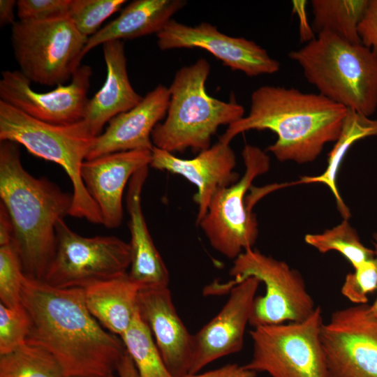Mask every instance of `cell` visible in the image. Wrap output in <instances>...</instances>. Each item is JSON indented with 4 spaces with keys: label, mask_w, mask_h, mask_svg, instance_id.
Returning <instances> with one entry per match:
<instances>
[{
    "label": "cell",
    "mask_w": 377,
    "mask_h": 377,
    "mask_svg": "<svg viewBox=\"0 0 377 377\" xmlns=\"http://www.w3.org/2000/svg\"><path fill=\"white\" fill-rule=\"evenodd\" d=\"M21 302L29 318L27 342L50 353L65 377L113 375L126 352L88 310L81 288H58L24 276Z\"/></svg>",
    "instance_id": "obj_1"
},
{
    "label": "cell",
    "mask_w": 377,
    "mask_h": 377,
    "mask_svg": "<svg viewBox=\"0 0 377 377\" xmlns=\"http://www.w3.org/2000/svg\"><path fill=\"white\" fill-rule=\"evenodd\" d=\"M348 109L319 93L264 85L251 96L247 115L229 125L219 141L230 144L238 134L269 130L277 139L266 151L281 161H314L325 146L341 133Z\"/></svg>",
    "instance_id": "obj_2"
},
{
    "label": "cell",
    "mask_w": 377,
    "mask_h": 377,
    "mask_svg": "<svg viewBox=\"0 0 377 377\" xmlns=\"http://www.w3.org/2000/svg\"><path fill=\"white\" fill-rule=\"evenodd\" d=\"M0 198L12 221V244L26 276L43 280L56 250V226L70 215L73 194L22 165L19 145L0 141Z\"/></svg>",
    "instance_id": "obj_3"
},
{
    "label": "cell",
    "mask_w": 377,
    "mask_h": 377,
    "mask_svg": "<svg viewBox=\"0 0 377 377\" xmlns=\"http://www.w3.org/2000/svg\"><path fill=\"white\" fill-rule=\"evenodd\" d=\"M288 55L329 100L368 117L377 110V55L361 43L323 31Z\"/></svg>",
    "instance_id": "obj_4"
},
{
    "label": "cell",
    "mask_w": 377,
    "mask_h": 377,
    "mask_svg": "<svg viewBox=\"0 0 377 377\" xmlns=\"http://www.w3.org/2000/svg\"><path fill=\"white\" fill-rule=\"evenodd\" d=\"M210 64L204 58L179 69L168 87L170 94L165 120L151 133L154 147L174 152L191 149L200 152L210 146L221 125H230L244 116L235 98L225 102L209 96L205 83Z\"/></svg>",
    "instance_id": "obj_5"
},
{
    "label": "cell",
    "mask_w": 377,
    "mask_h": 377,
    "mask_svg": "<svg viewBox=\"0 0 377 377\" xmlns=\"http://www.w3.org/2000/svg\"><path fill=\"white\" fill-rule=\"evenodd\" d=\"M95 139L84 120L66 125L51 124L0 101V141L22 145L36 156L61 166L73 185L69 216L102 224L99 209L81 177L82 165Z\"/></svg>",
    "instance_id": "obj_6"
},
{
    "label": "cell",
    "mask_w": 377,
    "mask_h": 377,
    "mask_svg": "<svg viewBox=\"0 0 377 377\" xmlns=\"http://www.w3.org/2000/svg\"><path fill=\"white\" fill-rule=\"evenodd\" d=\"M242 156L245 167L243 175L214 195L198 224L216 251L234 260L252 249L257 240L258 228L252 212L253 206L269 193L293 184H274L255 188L253 182L269 170L270 158L266 151L251 145L244 146Z\"/></svg>",
    "instance_id": "obj_7"
},
{
    "label": "cell",
    "mask_w": 377,
    "mask_h": 377,
    "mask_svg": "<svg viewBox=\"0 0 377 377\" xmlns=\"http://www.w3.org/2000/svg\"><path fill=\"white\" fill-rule=\"evenodd\" d=\"M230 275L233 279L226 283L207 285L204 294L223 295L249 277L258 279L264 283L265 293L254 300L249 320L253 327L303 321L317 307L300 272L253 248L234 260Z\"/></svg>",
    "instance_id": "obj_8"
},
{
    "label": "cell",
    "mask_w": 377,
    "mask_h": 377,
    "mask_svg": "<svg viewBox=\"0 0 377 377\" xmlns=\"http://www.w3.org/2000/svg\"><path fill=\"white\" fill-rule=\"evenodd\" d=\"M11 45L20 71L31 82L64 84L81 66L88 38L68 18L46 21H16Z\"/></svg>",
    "instance_id": "obj_9"
},
{
    "label": "cell",
    "mask_w": 377,
    "mask_h": 377,
    "mask_svg": "<svg viewBox=\"0 0 377 377\" xmlns=\"http://www.w3.org/2000/svg\"><path fill=\"white\" fill-rule=\"evenodd\" d=\"M323 322L317 306L300 322L253 327V354L244 367L270 377H330L320 341Z\"/></svg>",
    "instance_id": "obj_10"
},
{
    "label": "cell",
    "mask_w": 377,
    "mask_h": 377,
    "mask_svg": "<svg viewBox=\"0 0 377 377\" xmlns=\"http://www.w3.org/2000/svg\"><path fill=\"white\" fill-rule=\"evenodd\" d=\"M128 243L114 236L84 237L59 221L56 250L43 281L58 288L85 287L127 273Z\"/></svg>",
    "instance_id": "obj_11"
},
{
    "label": "cell",
    "mask_w": 377,
    "mask_h": 377,
    "mask_svg": "<svg viewBox=\"0 0 377 377\" xmlns=\"http://www.w3.org/2000/svg\"><path fill=\"white\" fill-rule=\"evenodd\" d=\"M320 335L330 377H377V317L371 305L334 311Z\"/></svg>",
    "instance_id": "obj_12"
},
{
    "label": "cell",
    "mask_w": 377,
    "mask_h": 377,
    "mask_svg": "<svg viewBox=\"0 0 377 377\" xmlns=\"http://www.w3.org/2000/svg\"><path fill=\"white\" fill-rule=\"evenodd\" d=\"M91 75V68L82 65L69 84L38 92L32 89L31 82L20 71L6 70L0 80V101L45 123L73 124L84 119Z\"/></svg>",
    "instance_id": "obj_13"
},
{
    "label": "cell",
    "mask_w": 377,
    "mask_h": 377,
    "mask_svg": "<svg viewBox=\"0 0 377 377\" xmlns=\"http://www.w3.org/2000/svg\"><path fill=\"white\" fill-rule=\"evenodd\" d=\"M156 38L161 50L201 48L231 70L249 77L274 74L280 69V63L256 42L226 35L207 22L189 26L172 19Z\"/></svg>",
    "instance_id": "obj_14"
},
{
    "label": "cell",
    "mask_w": 377,
    "mask_h": 377,
    "mask_svg": "<svg viewBox=\"0 0 377 377\" xmlns=\"http://www.w3.org/2000/svg\"><path fill=\"white\" fill-rule=\"evenodd\" d=\"M249 277L233 286L221 310L197 333L193 334V359L189 374L221 357L239 352L243 348L259 284Z\"/></svg>",
    "instance_id": "obj_15"
},
{
    "label": "cell",
    "mask_w": 377,
    "mask_h": 377,
    "mask_svg": "<svg viewBox=\"0 0 377 377\" xmlns=\"http://www.w3.org/2000/svg\"><path fill=\"white\" fill-rule=\"evenodd\" d=\"M235 165V154L230 144L219 140L194 158L187 159L154 146L149 166L181 175L196 186L193 200L198 205V224L205 216L214 195L239 179L234 170Z\"/></svg>",
    "instance_id": "obj_16"
},
{
    "label": "cell",
    "mask_w": 377,
    "mask_h": 377,
    "mask_svg": "<svg viewBox=\"0 0 377 377\" xmlns=\"http://www.w3.org/2000/svg\"><path fill=\"white\" fill-rule=\"evenodd\" d=\"M151 151L114 152L86 160L82 163V180L97 205L105 228L113 229L121 225L126 185L135 173L149 166Z\"/></svg>",
    "instance_id": "obj_17"
},
{
    "label": "cell",
    "mask_w": 377,
    "mask_h": 377,
    "mask_svg": "<svg viewBox=\"0 0 377 377\" xmlns=\"http://www.w3.org/2000/svg\"><path fill=\"white\" fill-rule=\"evenodd\" d=\"M137 307L172 377L188 375L193 359V334L180 319L168 286L142 287Z\"/></svg>",
    "instance_id": "obj_18"
},
{
    "label": "cell",
    "mask_w": 377,
    "mask_h": 377,
    "mask_svg": "<svg viewBox=\"0 0 377 377\" xmlns=\"http://www.w3.org/2000/svg\"><path fill=\"white\" fill-rule=\"evenodd\" d=\"M170 98L169 88L158 84L136 106L112 118L96 137L87 160L119 151H151L152 131L165 117Z\"/></svg>",
    "instance_id": "obj_19"
},
{
    "label": "cell",
    "mask_w": 377,
    "mask_h": 377,
    "mask_svg": "<svg viewBox=\"0 0 377 377\" xmlns=\"http://www.w3.org/2000/svg\"><path fill=\"white\" fill-rule=\"evenodd\" d=\"M102 47L106 78L100 90L89 98L83 119L96 137L112 118L132 109L143 98L130 82L123 40L108 41Z\"/></svg>",
    "instance_id": "obj_20"
},
{
    "label": "cell",
    "mask_w": 377,
    "mask_h": 377,
    "mask_svg": "<svg viewBox=\"0 0 377 377\" xmlns=\"http://www.w3.org/2000/svg\"><path fill=\"white\" fill-rule=\"evenodd\" d=\"M145 167L131 178L126 194L131 235L128 275L142 287L168 286L169 273L149 233L141 205V194L148 175Z\"/></svg>",
    "instance_id": "obj_21"
},
{
    "label": "cell",
    "mask_w": 377,
    "mask_h": 377,
    "mask_svg": "<svg viewBox=\"0 0 377 377\" xmlns=\"http://www.w3.org/2000/svg\"><path fill=\"white\" fill-rule=\"evenodd\" d=\"M186 4L184 0H135L119 15L89 37L84 57L98 45L112 40L133 39L161 31Z\"/></svg>",
    "instance_id": "obj_22"
},
{
    "label": "cell",
    "mask_w": 377,
    "mask_h": 377,
    "mask_svg": "<svg viewBox=\"0 0 377 377\" xmlns=\"http://www.w3.org/2000/svg\"><path fill=\"white\" fill-rule=\"evenodd\" d=\"M141 288L127 272L83 288L84 302L91 314L103 327L121 337L137 311Z\"/></svg>",
    "instance_id": "obj_23"
},
{
    "label": "cell",
    "mask_w": 377,
    "mask_h": 377,
    "mask_svg": "<svg viewBox=\"0 0 377 377\" xmlns=\"http://www.w3.org/2000/svg\"><path fill=\"white\" fill-rule=\"evenodd\" d=\"M377 136V119H372L348 109L341 133L330 151L324 172L317 176H304L297 184L319 183L325 184L334 197L337 208L343 218L348 219L350 212L338 190L337 179L342 161L350 147L357 141Z\"/></svg>",
    "instance_id": "obj_24"
},
{
    "label": "cell",
    "mask_w": 377,
    "mask_h": 377,
    "mask_svg": "<svg viewBox=\"0 0 377 377\" xmlns=\"http://www.w3.org/2000/svg\"><path fill=\"white\" fill-rule=\"evenodd\" d=\"M369 0H312V29L333 33L352 43H361L357 33Z\"/></svg>",
    "instance_id": "obj_25"
},
{
    "label": "cell",
    "mask_w": 377,
    "mask_h": 377,
    "mask_svg": "<svg viewBox=\"0 0 377 377\" xmlns=\"http://www.w3.org/2000/svg\"><path fill=\"white\" fill-rule=\"evenodd\" d=\"M120 337L139 377H172L138 309L130 326Z\"/></svg>",
    "instance_id": "obj_26"
},
{
    "label": "cell",
    "mask_w": 377,
    "mask_h": 377,
    "mask_svg": "<svg viewBox=\"0 0 377 377\" xmlns=\"http://www.w3.org/2000/svg\"><path fill=\"white\" fill-rule=\"evenodd\" d=\"M0 377H65L56 359L44 348L25 342L0 355Z\"/></svg>",
    "instance_id": "obj_27"
},
{
    "label": "cell",
    "mask_w": 377,
    "mask_h": 377,
    "mask_svg": "<svg viewBox=\"0 0 377 377\" xmlns=\"http://www.w3.org/2000/svg\"><path fill=\"white\" fill-rule=\"evenodd\" d=\"M305 242L321 253L332 251L340 253L356 269L366 260L375 257L374 250L366 247L348 219L321 233L307 234Z\"/></svg>",
    "instance_id": "obj_28"
},
{
    "label": "cell",
    "mask_w": 377,
    "mask_h": 377,
    "mask_svg": "<svg viewBox=\"0 0 377 377\" xmlns=\"http://www.w3.org/2000/svg\"><path fill=\"white\" fill-rule=\"evenodd\" d=\"M126 2L125 0H71L68 19L82 36L89 38Z\"/></svg>",
    "instance_id": "obj_29"
},
{
    "label": "cell",
    "mask_w": 377,
    "mask_h": 377,
    "mask_svg": "<svg viewBox=\"0 0 377 377\" xmlns=\"http://www.w3.org/2000/svg\"><path fill=\"white\" fill-rule=\"evenodd\" d=\"M24 276L13 244L0 246V303L10 308L22 305L21 290Z\"/></svg>",
    "instance_id": "obj_30"
},
{
    "label": "cell",
    "mask_w": 377,
    "mask_h": 377,
    "mask_svg": "<svg viewBox=\"0 0 377 377\" xmlns=\"http://www.w3.org/2000/svg\"><path fill=\"white\" fill-rule=\"evenodd\" d=\"M29 328V316L22 304L10 308L0 303V355L25 343Z\"/></svg>",
    "instance_id": "obj_31"
},
{
    "label": "cell",
    "mask_w": 377,
    "mask_h": 377,
    "mask_svg": "<svg viewBox=\"0 0 377 377\" xmlns=\"http://www.w3.org/2000/svg\"><path fill=\"white\" fill-rule=\"evenodd\" d=\"M377 290V258H370L348 273L341 294L355 304H367V295Z\"/></svg>",
    "instance_id": "obj_32"
},
{
    "label": "cell",
    "mask_w": 377,
    "mask_h": 377,
    "mask_svg": "<svg viewBox=\"0 0 377 377\" xmlns=\"http://www.w3.org/2000/svg\"><path fill=\"white\" fill-rule=\"evenodd\" d=\"M71 0H18L19 20L46 22L68 18Z\"/></svg>",
    "instance_id": "obj_33"
},
{
    "label": "cell",
    "mask_w": 377,
    "mask_h": 377,
    "mask_svg": "<svg viewBox=\"0 0 377 377\" xmlns=\"http://www.w3.org/2000/svg\"><path fill=\"white\" fill-rule=\"evenodd\" d=\"M357 33L361 44L377 55V0H369Z\"/></svg>",
    "instance_id": "obj_34"
},
{
    "label": "cell",
    "mask_w": 377,
    "mask_h": 377,
    "mask_svg": "<svg viewBox=\"0 0 377 377\" xmlns=\"http://www.w3.org/2000/svg\"><path fill=\"white\" fill-rule=\"evenodd\" d=\"M256 374L246 369L244 365L228 364L202 374H188L184 377H256Z\"/></svg>",
    "instance_id": "obj_35"
},
{
    "label": "cell",
    "mask_w": 377,
    "mask_h": 377,
    "mask_svg": "<svg viewBox=\"0 0 377 377\" xmlns=\"http://www.w3.org/2000/svg\"><path fill=\"white\" fill-rule=\"evenodd\" d=\"M13 227L11 219L6 207L0 203V246L13 242Z\"/></svg>",
    "instance_id": "obj_36"
},
{
    "label": "cell",
    "mask_w": 377,
    "mask_h": 377,
    "mask_svg": "<svg viewBox=\"0 0 377 377\" xmlns=\"http://www.w3.org/2000/svg\"><path fill=\"white\" fill-rule=\"evenodd\" d=\"M15 8H17V1L1 0L0 1V25H13L15 20Z\"/></svg>",
    "instance_id": "obj_37"
},
{
    "label": "cell",
    "mask_w": 377,
    "mask_h": 377,
    "mask_svg": "<svg viewBox=\"0 0 377 377\" xmlns=\"http://www.w3.org/2000/svg\"><path fill=\"white\" fill-rule=\"evenodd\" d=\"M119 377H139L135 366L126 350L117 367Z\"/></svg>",
    "instance_id": "obj_38"
},
{
    "label": "cell",
    "mask_w": 377,
    "mask_h": 377,
    "mask_svg": "<svg viewBox=\"0 0 377 377\" xmlns=\"http://www.w3.org/2000/svg\"><path fill=\"white\" fill-rule=\"evenodd\" d=\"M374 253L375 256L377 258V233H375L374 235ZM371 310L373 312V313L377 317V297L374 302V303L371 305Z\"/></svg>",
    "instance_id": "obj_39"
},
{
    "label": "cell",
    "mask_w": 377,
    "mask_h": 377,
    "mask_svg": "<svg viewBox=\"0 0 377 377\" xmlns=\"http://www.w3.org/2000/svg\"><path fill=\"white\" fill-rule=\"evenodd\" d=\"M102 377H116V376L113 374V375H110V376H102Z\"/></svg>",
    "instance_id": "obj_40"
}]
</instances>
